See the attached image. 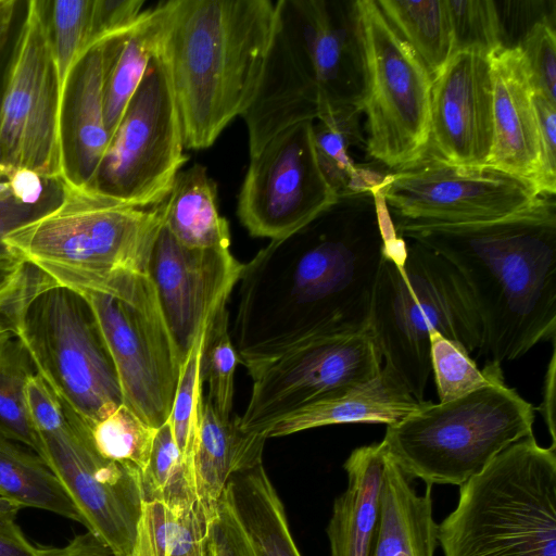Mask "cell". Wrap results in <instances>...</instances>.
Returning <instances> with one entry per match:
<instances>
[{"instance_id": "cell-45", "label": "cell", "mask_w": 556, "mask_h": 556, "mask_svg": "<svg viewBox=\"0 0 556 556\" xmlns=\"http://www.w3.org/2000/svg\"><path fill=\"white\" fill-rule=\"evenodd\" d=\"M142 0H94L92 14V48L111 40L138 18Z\"/></svg>"}, {"instance_id": "cell-4", "label": "cell", "mask_w": 556, "mask_h": 556, "mask_svg": "<svg viewBox=\"0 0 556 556\" xmlns=\"http://www.w3.org/2000/svg\"><path fill=\"white\" fill-rule=\"evenodd\" d=\"M275 8L261 80L241 115L250 156L293 124L328 110L361 109L364 94L355 1L279 0Z\"/></svg>"}, {"instance_id": "cell-23", "label": "cell", "mask_w": 556, "mask_h": 556, "mask_svg": "<svg viewBox=\"0 0 556 556\" xmlns=\"http://www.w3.org/2000/svg\"><path fill=\"white\" fill-rule=\"evenodd\" d=\"M263 433L241 428L239 416L222 418L204 399L192 470L198 504L211 520L230 477L263 463Z\"/></svg>"}, {"instance_id": "cell-32", "label": "cell", "mask_w": 556, "mask_h": 556, "mask_svg": "<svg viewBox=\"0 0 556 556\" xmlns=\"http://www.w3.org/2000/svg\"><path fill=\"white\" fill-rule=\"evenodd\" d=\"M208 525L198 503L174 509L144 501L129 556H185L207 540Z\"/></svg>"}, {"instance_id": "cell-24", "label": "cell", "mask_w": 556, "mask_h": 556, "mask_svg": "<svg viewBox=\"0 0 556 556\" xmlns=\"http://www.w3.org/2000/svg\"><path fill=\"white\" fill-rule=\"evenodd\" d=\"M362 110H328L313 121L316 157L338 198L382 189L392 170L372 160L362 126Z\"/></svg>"}, {"instance_id": "cell-6", "label": "cell", "mask_w": 556, "mask_h": 556, "mask_svg": "<svg viewBox=\"0 0 556 556\" xmlns=\"http://www.w3.org/2000/svg\"><path fill=\"white\" fill-rule=\"evenodd\" d=\"M369 329L382 366L424 402L431 374L429 329L471 353L483 344L472 295L446 258L399 233L386 244L374 288Z\"/></svg>"}, {"instance_id": "cell-41", "label": "cell", "mask_w": 556, "mask_h": 556, "mask_svg": "<svg viewBox=\"0 0 556 556\" xmlns=\"http://www.w3.org/2000/svg\"><path fill=\"white\" fill-rule=\"evenodd\" d=\"M520 49L534 92L556 103V35L548 17L535 22L520 39Z\"/></svg>"}, {"instance_id": "cell-29", "label": "cell", "mask_w": 556, "mask_h": 556, "mask_svg": "<svg viewBox=\"0 0 556 556\" xmlns=\"http://www.w3.org/2000/svg\"><path fill=\"white\" fill-rule=\"evenodd\" d=\"M108 41L92 48L78 66L74 92L73 135L77 179L93 184L110 143L104 119Z\"/></svg>"}, {"instance_id": "cell-56", "label": "cell", "mask_w": 556, "mask_h": 556, "mask_svg": "<svg viewBox=\"0 0 556 556\" xmlns=\"http://www.w3.org/2000/svg\"><path fill=\"white\" fill-rule=\"evenodd\" d=\"M207 556H212L208 545H207Z\"/></svg>"}, {"instance_id": "cell-10", "label": "cell", "mask_w": 556, "mask_h": 556, "mask_svg": "<svg viewBox=\"0 0 556 556\" xmlns=\"http://www.w3.org/2000/svg\"><path fill=\"white\" fill-rule=\"evenodd\" d=\"M83 296L115 366L123 403L159 429L169 418L184 361L153 281L146 271L119 269L99 292Z\"/></svg>"}, {"instance_id": "cell-47", "label": "cell", "mask_w": 556, "mask_h": 556, "mask_svg": "<svg viewBox=\"0 0 556 556\" xmlns=\"http://www.w3.org/2000/svg\"><path fill=\"white\" fill-rule=\"evenodd\" d=\"M37 206L27 205L18 202L10 193L7 180L0 181V250L3 238L13 229L35 218L42 212H38Z\"/></svg>"}, {"instance_id": "cell-26", "label": "cell", "mask_w": 556, "mask_h": 556, "mask_svg": "<svg viewBox=\"0 0 556 556\" xmlns=\"http://www.w3.org/2000/svg\"><path fill=\"white\" fill-rule=\"evenodd\" d=\"M222 496L245 532L255 556H302L282 501L263 463L232 475Z\"/></svg>"}, {"instance_id": "cell-53", "label": "cell", "mask_w": 556, "mask_h": 556, "mask_svg": "<svg viewBox=\"0 0 556 556\" xmlns=\"http://www.w3.org/2000/svg\"><path fill=\"white\" fill-rule=\"evenodd\" d=\"M20 509L22 508L0 491V517L15 518Z\"/></svg>"}, {"instance_id": "cell-21", "label": "cell", "mask_w": 556, "mask_h": 556, "mask_svg": "<svg viewBox=\"0 0 556 556\" xmlns=\"http://www.w3.org/2000/svg\"><path fill=\"white\" fill-rule=\"evenodd\" d=\"M387 459L388 452L381 441L353 450L344 462L348 485L334 500L326 529L330 556H370Z\"/></svg>"}, {"instance_id": "cell-34", "label": "cell", "mask_w": 556, "mask_h": 556, "mask_svg": "<svg viewBox=\"0 0 556 556\" xmlns=\"http://www.w3.org/2000/svg\"><path fill=\"white\" fill-rule=\"evenodd\" d=\"M34 374V365L16 338L0 346V427L11 439L37 454L39 441L28 417L25 397L26 383Z\"/></svg>"}, {"instance_id": "cell-14", "label": "cell", "mask_w": 556, "mask_h": 556, "mask_svg": "<svg viewBox=\"0 0 556 556\" xmlns=\"http://www.w3.org/2000/svg\"><path fill=\"white\" fill-rule=\"evenodd\" d=\"M381 368L369 326L304 341L248 370L252 390L240 426L264 434L289 413L366 383Z\"/></svg>"}, {"instance_id": "cell-33", "label": "cell", "mask_w": 556, "mask_h": 556, "mask_svg": "<svg viewBox=\"0 0 556 556\" xmlns=\"http://www.w3.org/2000/svg\"><path fill=\"white\" fill-rule=\"evenodd\" d=\"M94 0H58L51 9V28L56 72L58 96L64 112L73 72L92 49Z\"/></svg>"}, {"instance_id": "cell-39", "label": "cell", "mask_w": 556, "mask_h": 556, "mask_svg": "<svg viewBox=\"0 0 556 556\" xmlns=\"http://www.w3.org/2000/svg\"><path fill=\"white\" fill-rule=\"evenodd\" d=\"M228 327L229 313L226 307L211 323L202 352V377L208 387L205 399L224 419L232 416L233 376L240 363Z\"/></svg>"}, {"instance_id": "cell-25", "label": "cell", "mask_w": 556, "mask_h": 556, "mask_svg": "<svg viewBox=\"0 0 556 556\" xmlns=\"http://www.w3.org/2000/svg\"><path fill=\"white\" fill-rule=\"evenodd\" d=\"M431 489L427 485L424 494H417L410 478L388 453L370 556H434L439 542Z\"/></svg>"}, {"instance_id": "cell-13", "label": "cell", "mask_w": 556, "mask_h": 556, "mask_svg": "<svg viewBox=\"0 0 556 556\" xmlns=\"http://www.w3.org/2000/svg\"><path fill=\"white\" fill-rule=\"evenodd\" d=\"M184 148L168 74L155 54L110 139L92 185L129 206H159L188 161Z\"/></svg>"}, {"instance_id": "cell-46", "label": "cell", "mask_w": 556, "mask_h": 556, "mask_svg": "<svg viewBox=\"0 0 556 556\" xmlns=\"http://www.w3.org/2000/svg\"><path fill=\"white\" fill-rule=\"evenodd\" d=\"M28 270L29 266L22 258L5 249L0 250V312L20 293Z\"/></svg>"}, {"instance_id": "cell-3", "label": "cell", "mask_w": 556, "mask_h": 556, "mask_svg": "<svg viewBox=\"0 0 556 556\" xmlns=\"http://www.w3.org/2000/svg\"><path fill=\"white\" fill-rule=\"evenodd\" d=\"M276 18L270 0H168L157 45L185 148L212 146L251 104Z\"/></svg>"}, {"instance_id": "cell-38", "label": "cell", "mask_w": 556, "mask_h": 556, "mask_svg": "<svg viewBox=\"0 0 556 556\" xmlns=\"http://www.w3.org/2000/svg\"><path fill=\"white\" fill-rule=\"evenodd\" d=\"M206 331L197 340L181 366L170 415L167 420L175 444L192 477V459L204 400L202 394L204 384L202 352Z\"/></svg>"}, {"instance_id": "cell-52", "label": "cell", "mask_w": 556, "mask_h": 556, "mask_svg": "<svg viewBox=\"0 0 556 556\" xmlns=\"http://www.w3.org/2000/svg\"><path fill=\"white\" fill-rule=\"evenodd\" d=\"M15 4L13 0H0V54L9 38Z\"/></svg>"}, {"instance_id": "cell-7", "label": "cell", "mask_w": 556, "mask_h": 556, "mask_svg": "<svg viewBox=\"0 0 556 556\" xmlns=\"http://www.w3.org/2000/svg\"><path fill=\"white\" fill-rule=\"evenodd\" d=\"M444 556H556L555 445L510 444L459 486L438 525Z\"/></svg>"}, {"instance_id": "cell-30", "label": "cell", "mask_w": 556, "mask_h": 556, "mask_svg": "<svg viewBox=\"0 0 556 556\" xmlns=\"http://www.w3.org/2000/svg\"><path fill=\"white\" fill-rule=\"evenodd\" d=\"M0 491L21 508L45 509L85 526L66 490L43 460L0 427Z\"/></svg>"}, {"instance_id": "cell-17", "label": "cell", "mask_w": 556, "mask_h": 556, "mask_svg": "<svg viewBox=\"0 0 556 556\" xmlns=\"http://www.w3.org/2000/svg\"><path fill=\"white\" fill-rule=\"evenodd\" d=\"M65 410L63 427L38 435L37 455L62 483L87 530L116 556H129L144 502L142 473L103 458L88 426Z\"/></svg>"}, {"instance_id": "cell-19", "label": "cell", "mask_w": 556, "mask_h": 556, "mask_svg": "<svg viewBox=\"0 0 556 556\" xmlns=\"http://www.w3.org/2000/svg\"><path fill=\"white\" fill-rule=\"evenodd\" d=\"M493 140L489 55L455 52L432 79L429 147L443 160L483 166Z\"/></svg>"}, {"instance_id": "cell-20", "label": "cell", "mask_w": 556, "mask_h": 556, "mask_svg": "<svg viewBox=\"0 0 556 556\" xmlns=\"http://www.w3.org/2000/svg\"><path fill=\"white\" fill-rule=\"evenodd\" d=\"M489 60L493 140L486 166L535 186L541 168V143L523 55L517 46L504 47L490 54Z\"/></svg>"}, {"instance_id": "cell-48", "label": "cell", "mask_w": 556, "mask_h": 556, "mask_svg": "<svg viewBox=\"0 0 556 556\" xmlns=\"http://www.w3.org/2000/svg\"><path fill=\"white\" fill-rule=\"evenodd\" d=\"M38 556H116L112 548L87 530L63 547L38 548Z\"/></svg>"}, {"instance_id": "cell-44", "label": "cell", "mask_w": 556, "mask_h": 556, "mask_svg": "<svg viewBox=\"0 0 556 556\" xmlns=\"http://www.w3.org/2000/svg\"><path fill=\"white\" fill-rule=\"evenodd\" d=\"M207 544L212 556H255L245 532L223 496L208 525Z\"/></svg>"}, {"instance_id": "cell-55", "label": "cell", "mask_w": 556, "mask_h": 556, "mask_svg": "<svg viewBox=\"0 0 556 556\" xmlns=\"http://www.w3.org/2000/svg\"><path fill=\"white\" fill-rule=\"evenodd\" d=\"M185 556H207V540L204 543L194 547Z\"/></svg>"}, {"instance_id": "cell-42", "label": "cell", "mask_w": 556, "mask_h": 556, "mask_svg": "<svg viewBox=\"0 0 556 556\" xmlns=\"http://www.w3.org/2000/svg\"><path fill=\"white\" fill-rule=\"evenodd\" d=\"M541 143V168L535 184L541 194L556 193V103L533 91Z\"/></svg>"}, {"instance_id": "cell-49", "label": "cell", "mask_w": 556, "mask_h": 556, "mask_svg": "<svg viewBox=\"0 0 556 556\" xmlns=\"http://www.w3.org/2000/svg\"><path fill=\"white\" fill-rule=\"evenodd\" d=\"M12 517H0V556H38Z\"/></svg>"}, {"instance_id": "cell-1", "label": "cell", "mask_w": 556, "mask_h": 556, "mask_svg": "<svg viewBox=\"0 0 556 556\" xmlns=\"http://www.w3.org/2000/svg\"><path fill=\"white\" fill-rule=\"evenodd\" d=\"M382 189L339 198L243 264L232 343L247 370L313 338L368 327L387 242Z\"/></svg>"}, {"instance_id": "cell-18", "label": "cell", "mask_w": 556, "mask_h": 556, "mask_svg": "<svg viewBox=\"0 0 556 556\" xmlns=\"http://www.w3.org/2000/svg\"><path fill=\"white\" fill-rule=\"evenodd\" d=\"M242 267L230 249L182 245L163 223L147 273L184 362L215 316L227 307Z\"/></svg>"}, {"instance_id": "cell-54", "label": "cell", "mask_w": 556, "mask_h": 556, "mask_svg": "<svg viewBox=\"0 0 556 556\" xmlns=\"http://www.w3.org/2000/svg\"><path fill=\"white\" fill-rule=\"evenodd\" d=\"M13 338L12 330L5 320L4 316L0 312V346L3 345L8 340Z\"/></svg>"}, {"instance_id": "cell-31", "label": "cell", "mask_w": 556, "mask_h": 556, "mask_svg": "<svg viewBox=\"0 0 556 556\" xmlns=\"http://www.w3.org/2000/svg\"><path fill=\"white\" fill-rule=\"evenodd\" d=\"M383 15L433 79L453 55L446 0H376Z\"/></svg>"}, {"instance_id": "cell-12", "label": "cell", "mask_w": 556, "mask_h": 556, "mask_svg": "<svg viewBox=\"0 0 556 556\" xmlns=\"http://www.w3.org/2000/svg\"><path fill=\"white\" fill-rule=\"evenodd\" d=\"M47 2L27 3L0 105V175L27 169L60 182L70 175Z\"/></svg>"}, {"instance_id": "cell-27", "label": "cell", "mask_w": 556, "mask_h": 556, "mask_svg": "<svg viewBox=\"0 0 556 556\" xmlns=\"http://www.w3.org/2000/svg\"><path fill=\"white\" fill-rule=\"evenodd\" d=\"M168 1L144 9L126 30L108 41L104 119L112 137L157 51Z\"/></svg>"}, {"instance_id": "cell-15", "label": "cell", "mask_w": 556, "mask_h": 556, "mask_svg": "<svg viewBox=\"0 0 556 556\" xmlns=\"http://www.w3.org/2000/svg\"><path fill=\"white\" fill-rule=\"evenodd\" d=\"M382 193L393 223L458 225L496 220L542 195L525 179L491 166H465L428 146L413 163L392 170Z\"/></svg>"}, {"instance_id": "cell-50", "label": "cell", "mask_w": 556, "mask_h": 556, "mask_svg": "<svg viewBox=\"0 0 556 556\" xmlns=\"http://www.w3.org/2000/svg\"><path fill=\"white\" fill-rule=\"evenodd\" d=\"M5 179L14 199L24 204L37 206L35 203L39 200L43 189L42 178L34 172L18 169L8 174Z\"/></svg>"}, {"instance_id": "cell-28", "label": "cell", "mask_w": 556, "mask_h": 556, "mask_svg": "<svg viewBox=\"0 0 556 556\" xmlns=\"http://www.w3.org/2000/svg\"><path fill=\"white\" fill-rule=\"evenodd\" d=\"M216 191L201 164L178 173L165 201L164 225L182 245L230 249L229 225L218 213Z\"/></svg>"}, {"instance_id": "cell-9", "label": "cell", "mask_w": 556, "mask_h": 556, "mask_svg": "<svg viewBox=\"0 0 556 556\" xmlns=\"http://www.w3.org/2000/svg\"><path fill=\"white\" fill-rule=\"evenodd\" d=\"M533 405L504 376L459 399L421 402L382 440L403 472L427 485L460 486L510 444L533 434Z\"/></svg>"}, {"instance_id": "cell-35", "label": "cell", "mask_w": 556, "mask_h": 556, "mask_svg": "<svg viewBox=\"0 0 556 556\" xmlns=\"http://www.w3.org/2000/svg\"><path fill=\"white\" fill-rule=\"evenodd\" d=\"M144 501H157L174 509L195 503L191 471L184 462L166 421L155 433L149 464L142 472Z\"/></svg>"}, {"instance_id": "cell-11", "label": "cell", "mask_w": 556, "mask_h": 556, "mask_svg": "<svg viewBox=\"0 0 556 556\" xmlns=\"http://www.w3.org/2000/svg\"><path fill=\"white\" fill-rule=\"evenodd\" d=\"M364 62L362 113L369 156L400 169L428 149L432 78L376 0H355Z\"/></svg>"}, {"instance_id": "cell-22", "label": "cell", "mask_w": 556, "mask_h": 556, "mask_svg": "<svg viewBox=\"0 0 556 556\" xmlns=\"http://www.w3.org/2000/svg\"><path fill=\"white\" fill-rule=\"evenodd\" d=\"M420 403L382 366L372 380L289 413L270 425L264 435L266 439L278 438L342 424L389 426L405 418Z\"/></svg>"}, {"instance_id": "cell-36", "label": "cell", "mask_w": 556, "mask_h": 556, "mask_svg": "<svg viewBox=\"0 0 556 556\" xmlns=\"http://www.w3.org/2000/svg\"><path fill=\"white\" fill-rule=\"evenodd\" d=\"M430 366L440 403L477 391L503 375L501 365L489 362L481 370L458 341L429 329Z\"/></svg>"}, {"instance_id": "cell-37", "label": "cell", "mask_w": 556, "mask_h": 556, "mask_svg": "<svg viewBox=\"0 0 556 556\" xmlns=\"http://www.w3.org/2000/svg\"><path fill=\"white\" fill-rule=\"evenodd\" d=\"M88 428L91 442L103 458L141 473L146 470L157 429L142 421L125 404Z\"/></svg>"}, {"instance_id": "cell-51", "label": "cell", "mask_w": 556, "mask_h": 556, "mask_svg": "<svg viewBox=\"0 0 556 556\" xmlns=\"http://www.w3.org/2000/svg\"><path fill=\"white\" fill-rule=\"evenodd\" d=\"M555 370H556V357L555 349L553 350L547 371L544 380V391L542 406L540 407L541 414L547 426L552 438V445H555Z\"/></svg>"}, {"instance_id": "cell-43", "label": "cell", "mask_w": 556, "mask_h": 556, "mask_svg": "<svg viewBox=\"0 0 556 556\" xmlns=\"http://www.w3.org/2000/svg\"><path fill=\"white\" fill-rule=\"evenodd\" d=\"M25 397L28 417L37 437L55 431L65 425L67 417L64 405L36 372L26 383Z\"/></svg>"}, {"instance_id": "cell-40", "label": "cell", "mask_w": 556, "mask_h": 556, "mask_svg": "<svg viewBox=\"0 0 556 556\" xmlns=\"http://www.w3.org/2000/svg\"><path fill=\"white\" fill-rule=\"evenodd\" d=\"M453 54L475 50L490 55L505 47L497 3L492 0H446Z\"/></svg>"}, {"instance_id": "cell-5", "label": "cell", "mask_w": 556, "mask_h": 556, "mask_svg": "<svg viewBox=\"0 0 556 556\" xmlns=\"http://www.w3.org/2000/svg\"><path fill=\"white\" fill-rule=\"evenodd\" d=\"M59 184L60 203L10 231L3 248L81 295L98 292L119 269L147 273L165 202L139 208L71 175Z\"/></svg>"}, {"instance_id": "cell-8", "label": "cell", "mask_w": 556, "mask_h": 556, "mask_svg": "<svg viewBox=\"0 0 556 556\" xmlns=\"http://www.w3.org/2000/svg\"><path fill=\"white\" fill-rule=\"evenodd\" d=\"M1 313L35 372L88 427L124 404L115 366L83 295L29 266L22 290Z\"/></svg>"}, {"instance_id": "cell-2", "label": "cell", "mask_w": 556, "mask_h": 556, "mask_svg": "<svg viewBox=\"0 0 556 556\" xmlns=\"http://www.w3.org/2000/svg\"><path fill=\"white\" fill-rule=\"evenodd\" d=\"M394 227L462 275L483 327L480 351L490 362L501 365L555 341V195L542 194L531 206L491 222Z\"/></svg>"}, {"instance_id": "cell-16", "label": "cell", "mask_w": 556, "mask_h": 556, "mask_svg": "<svg viewBox=\"0 0 556 556\" xmlns=\"http://www.w3.org/2000/svg\"><path fill=\"white\" fill-rule=\"evenodd\" d=\"M319 167L313 121L276 134L250 157L237 214L253 237L276 240L307 225L338 201Z\"/></svg>"}]
</instances>
